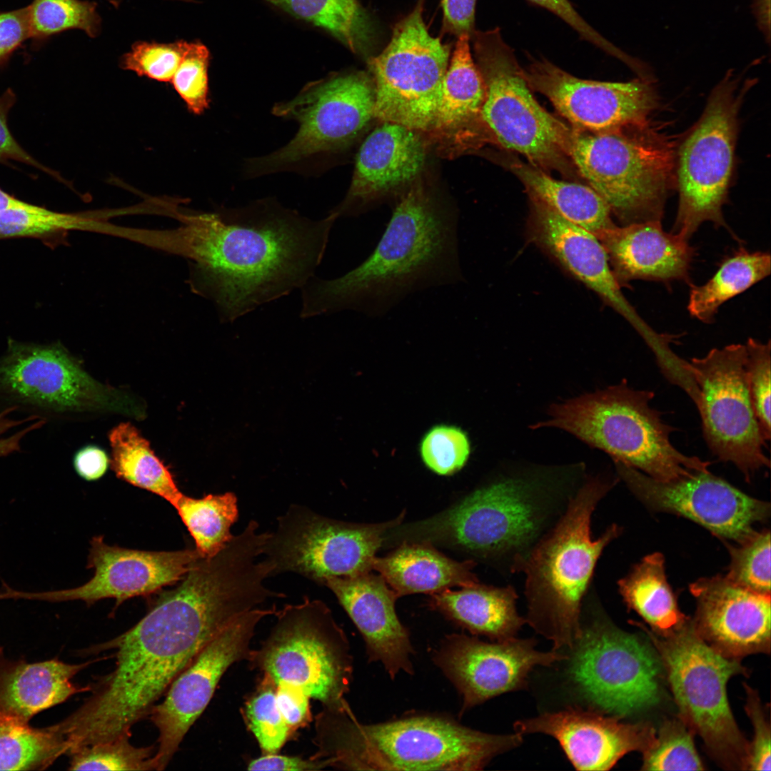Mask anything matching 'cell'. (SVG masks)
Listing matches in <instances>:
<instances>
[{
    "instance_id": "10",
    "label": "cell",
    "mask_w": 771,
    "mask_h": 771,
    "mask_svg": "<svg viewBox=\"0 0 771 771\" xmlns=\"http://www.w3.org/2000/svg\"><path fill=\"white\" fill-rule=\"evenodd\" d=\"M646 130L627 135L573 128L567 149L580 174L623 225L661 221L671 185L672 148Z\"/></svg>"
},
{
    "instance_id": "27",
    "label": "cell",
    "mask_w": 771,
    "mask_h": 771,
    "mask_svg": "<svg viewBox=\"0 0 771 771\" xmlns=\"http://www.w3.org/2000/svg\"><path fill=\"white\" fill-rule=\"evenodd\" d=\"M329 588L359 630L368 661L380 662L391 680L413 675L415 650L408 628L395 610L398 598L385 580L371 572L328 578Z\"/></svg>"
},
{
    "instance_id": "8",
    "label": "cell",
    "mask_w": 771,
    "mask_h": 771,
    "mask_svg": "<svg viewBox=\"0 0 771 771\" xmlns=\"http://www.w3.org/2000/svg\"><path fill=\"white\" fill-rule=\"evenodd\" d=\"M653 642L667 674L683 722L696 731L709 750L729 768L746 767L748 745L732 713L727 683L745 673L737 659L708 645L688 619L665 633L638 623Z\"/></svg>"
},
{
    "instance_id": "31",
    "label": "cell",
    "mask_w": 771,
    "mask_h": 771,
    "mask_svg": "<svg viewBox=\"0 0 771 771\" xmlns=\"http://www.w3.org/2000/svg\"><path fill=\"white\" fill-rule=\"evenodd\" d=\"M514 587L489 585L480 582L453 590L430 594L427 605L473 636L492 641L515 638L526 623L516 608Z\"/></svg>"
},
{
    "instance_id": "30",
    "label": "cell",
    "mask_w": 771,
    "mask_h": 771,
    "mask_svg": "<svg viewBox=\"0 0 771 771\" xmlns=\"http://www.w3.org/2000/svg\"><path fill=\"white\" fill-rule=\"evenodd\" d=\"M92 662L13 661L4 657L0 647V714L29 722L38 712L91 690V686L79 687L71 680Z\"/></svg>"
},
{
    "instance_id": "28",
    "label": "cell",
    "mask_w": 771,
    "mask_h": 771,
    "mask_svg": "<svg viewBox=\"0 0 771 771\" xmlns=\"http://www.w3.org/2000/svg\"><path fill=\"white\" fill-rule=\"evenodd\" d=\"M383 122L358 150L347 196L331 211L337 218L360 213L413 180L423 167L426 151L420 132Z\"/></svg>"
},
{
    "instance_id": "26",
    "label": "cell",
    "mask_w": 771,
    "mask_h": 771,
    "mask_svg": "<svg viewBox=\"0 0 771 771\" xmlns=\"http://www.w3.org/2000/svg\"><path fill=\"white\" fill-rule=\"evenodd\" d=\"M514 728L521 735L553 737L578 770H609L625 755L643 752L655 737L649 725L623 723L615 717L577 708L518 720Z\"/></svg>"
},
{
    "instance_id": "6",
    "label": "cell",
    "mask_w": 771,
    "mask_h": 771,
    "mask_svg": "<svg viewBox=\"0 0 771 771\" xmlns=\"http://www.w3.org/2000/svg\"><path fill=\"white\" fill-rule=\"evenodd\" d=\"M619 478L587 475L561 518L533 547L519 573L525 575L526 623L553 642L570 650L581 630V611L596 564L606 546L622 533L612 524L597 538L591 519L597 505Z\"/></svg>"
},
{
    "instance_id": "46",
    "label": "cell",
    "mask_w": 771,
    "mask_h": 771,
    "mask_svg": "<svg viewBox=\"0 0 771 771\" xmlns=\"http://www.w3.org/2000/svg\"><path fill=\"white\" fill-rule=\"evenodd\" d=\"M470 453L467 434L449 425L433 427L423 435L420 454L426 467L440 475H450L464 467Z\"/></svg>"
},
{
    "instance_id": "43",
    "label": "cell",
    "mask_w": 771,
    "mask_h": 771,
    "mask_svg": "<svg viewBox=\"0 0 771 771\" xmlns=\"http://www.w3.org/2000/svg\"><path fill=\"white\" fill-rule=\"evenodd\" d=\"M726 545L730 555V564L725 576L745 589L770 595V531H756L737 546Z\"/></svg>"
},
{
    "instance_id": "41",
    "label": "cell",
    "mask_w": 771,
    "mask_h": 771,
    "mask_svg": "<svg viewBox=\"0 0 771 771\" xmlns=\"http://www.w3.org/2000/svg\"><path fill=\"white\" fill-rule=\"evenodd\" d=\"M26 7L34 49L40 48L66 31L81 30L90 38H96L101 32V18L96 1L33 0Z\"/></svg>"
},
{
    "instance_id": "58",
    "label": "cell",
    "mask_w": 771,
    "mask_h": 771,
    "mask_svg": "<svg viewBox=\"0 0 771 771\" xmlns=\"http://www.w3.org/2000/svg\"><path fill=\"white\" fill-rule=\"evenodd\" d=\"M73 464L77 474L87 481L100 479L107 471L109 459L106 452L95 445H88L77 451Z\"/></svg>"
},
{
    "instance_id": "4",
    "label": "cell",
    "mask_w": 771,
    "mask_h": 771,
    "mask_svg": "<svg viewBox=\"0 0 771 771\" xmlns=\"http://www.w3.org/2000/svg\"><path fill=\"white\" fill-rule=\"evenodd\" d=\"M586 476L583 463L503 472L440 513L398 524L394 538L455 548L503 573H519Z\"/></svg>"
},
{
    "instance_id": "12",
    "label": "cell",
    "mask_w": 771,
    "mask_h": 771,
    "mask_svg": "<svg viewBox=\"0 0 771 771\" xmlns=\"http://www.w3.org/2000/svg\"><path fill=\"white\" fill-rule=\"evenodd\" d=\"M485 86L480 116L498 143L540 169H564L572 128L534 98L513 49L498 27L470 37Z\"/></svg>"
},
{
    "instance_id": "22",
    "label": "cell",
    "mask_w": 771,
    "mask_h": 771,
    "mask_svg": "<svg viewBox=\"0 0 771 771\" xmlns=\"http://www.w3.org/2000/svg\"><path fill=\"white\" fill-rule=\"evenodd\" d=\"M534 639L484 642L476 636L453 633L433 651L434 664L462 697L459 716L505 692L523 689L536 666L567 659L559 651L541 652Z\"/></svg>"
},
{
    "instance_id": "21",
    "label": "cell",
    "mask_w": 771,
    "mask_h": 771,
    "mask_svg": "<svg viewBox=\"0 0 771 771\" xmlns=\"http://www.w3.org/2000/svg\"><path fill=\"white\" fill-rule=\"evenodd\" d=\"M523 71L530 89L545 96L578 131L599 133L646 127L657 106L652 81L582 79L545 59L533 61Z\"/></svg>"
},
{
    "instance_id": "15",
    "label": "cell",
    "mask_w": 771,
    "mask_h": 771,
    "mask_svg": "<svg viewBox=\"0 0 771 771\" xmlns=\"http://www.w3.org/2000/svg\"><path fill=\"white\" fill-rule=\"evenodd\" d=\"M374 107L373 81L364 73L337 74L308 84L273 108L276 116L298 123L296 135L274 153L251 160L248 173L278 171L344 148L375 117Z\"/></svg>"
},
{
    "instance_id": "49",
    "label": "cell",
    "mask_w": 771,
    "mask_h": 771,
    "mask_svg": "<svg viewBox=\"0 0 771 771\" xmlns=\"http://www.w3.org/2000/svg\"><path fill=\"white\" fill-rule=\"evenodd\" d=\"M745 347L750 395L763 437L769 441L771 434L770 341L762 343L749 338Z\"/></svg>"
},
{
    "instance_id": "48",
    "label": "cell",
    "mask_w": 771,
    "mask_h": 771,
    "mask_svg": "<svg viewBox=\"0 0 771 771\" xmlns=\"http://www.w3.org/2000/svg\"><path fill=\"white\" fill-rule=\"evenodd\" d=\"M210 53L199 41H187L171 83L189 111L202 114L208 106V68Z\"/></svg>"
},
{
    "instance_id": "7",
    "label": "cell",
    "mask_w": 771,
    "mask_h": 771,
    "mask_svg": "<svg viewBox=\"0 0 771 771\" xmlns=\"http://www.w3.org/2000/svg\"><path fill=\"white\" fill-rule=\"evenodd\" d=\"M655 393L635 390L625 380L593 393L550 405L549 418L532 429L563 430L620 461L660 481L708 470L710 462L683 454L670 442L675 428L650 402Z\"/></svg>"
},
{
    "instance_id": "42",
    "label": "cell",
    "mask_w": 771,
    "mask_h": 771,
    "mask_svg": "<svg viewBox=\"0 0 771 771\" xmlns=\"http://www.w3.org/2000/svg\"><path fill=\"white\" fill-rule=\"evenodd\" d=\"M129 736L83 747L70 755V770H156V747H136Z\"/></svg>"
},
{
    "instance_id": "53",
    "label": "cell",
    "mask_w": 771,
    "mask_h": 771,
    "mask_svg": "<svg viewBox=\"0 0 771 771\" xmlns=\"http://www.w3.org/2000/svg\"><path fill=\"white\" fill-rule=\"evenodd\" d=\"M27 39H30L27 7L0 11V68Z\"/></svg>"
},
{
    "instance_id": "60",
    "label": "cell",
    "mask_w": 771,
    "mask_h": 771,
    "mask_svg": "<svg viewBox=\"0 0 771 771\" xmlns=\"http://www.w3.org/2000/svg\"><path fill=\"white\" fill-rule=\"evenodd\" d=\"M27 203L4 191L0 188V211L9 208L22 206Z\"/></svg>"
},
{
    "instance_id": "23",
    "label": "cell",
    "mask_w": 771,
    "mask_h": 771,
    "mask_svg": "<svg viewBox=\"0 0 771 771\" xmlns=\"http://www.w3.org/2000/svg\"><path fill=\"white\" fill-rule=\"evenodd\" d=\"M201 556L196 549L145 551L107 545L102 536L94 537L87 568L93 578L83 585L41 593L16 590L3 582L0 600L28 599L49 602L82 600L91 604L114 598L117 607L136 596L148 595L179 582Z\"/></svg>"
},
{
    "instance_id": "40",
    "label": "cell",
    "mask_w": 771,
    "mask_h": 771,
    "mask_svg": "<svg viewBox=\"0 0 771 771\" xmlns=\"http://www.w3.org/2000/svg\"><path fill=\"white\" fill-rule=\"evenodd\" d=\"M64 754L66 742L54 725L36 729L0 714V770H44Z\"/></svg>"
},
{
    "instance_id": "25",
    "label": "cell",
    "mask_w": 771,
    "mask_h": 771,
    "mask_svg": "<svg viewBox=\"0 0 771 771\" xmlns=\"http://www.w3.org/2000/svg\"><path fill=\"white\" fill-rule=\"evenodd\" d=\"M690 590L697 600L694 627L712 647L734 659L770 652V595L749 590L722 575L701 578Z\"/></svg>"
},
{
    "instance_id": "34",
    "label": "cell",
    "mask_w": 771,
    "mask_h": 771,
    "mask_svg": "<svg viewBox=\"0 0 771 771\" xmlns=\"http://www.w3.org/2000/svg\"><path fill=\"white\" fill-rule=\"evenodd\" d=\"M664 563L661 553L648 555L618 582L627 607L660 633L678 628L687 619L677 607L666 579Z\"/></svg>"
},
{
    "instance_id": "20",
    "label": "cell",
    "mask_w": 771,
    "mask_h": 771,
    "mask_svg": "<svg viewBox=\"0 0 771 771\" xmlns=\"http://www.w3.org/2000/svg\"><path fill=\"white\" fill-rule=\"evenodd\" d=\"M619 478L645 505L687 518L716 536L737 543L752 536L765 521L770 505L752 498L709 470L660 481L613 460Z\"/></svg>"
},
{
    "instance_id": "44",
    "label": "cell",
    "mask_w": 771,
    "mask_h": 771,
    "mask_svg": "<svg viewBox=\"0 0 771 771\" xmlns=\"http://www.w3.org/2000/svg\"><path fill=\"white\" fill-rule=\"evenodd\" d=\"M643 754L642 770H704L691 731L687 730L684 722H665Z\"/></svg>"
},
{
    "instance_id": "56",
    "label": "cell",
    "mask_w": 771,
    "mask_h": 771,
    "mask_svg": "<svg viewBox=\"0 0 771 771\" xmlns=\"http://www.w3.org/2000/svg\"><path fill=\"white\" fill-rule=\"evenodd\" d=\"M476 0H441L443 30L459 37H470L475 30Z\"/></svg>"
},
{
    "instance_id": "17",
    "label": "cell",
    "mask_w": 771,
    "mask_h": 771,
    "mask_svg": "<svg viewBox=\"0 0 771 771\" xmlns=\"http://www.w3.org/2000/svg\"><path fill=\"white\" fill-rule=\"evenodd\" d=\"M356 523L331 519L293 504L268 533L263 556L275 575L292 572L323 585L330 578L371 572L385 534L403 519Z\"/></svg>"
},
{
    "instance_id": "55",
    "label": "cell",
    "mask_w": 771,
    "mask_h": 771,
    "mask_svg": "<svg viewBox=\"0 0 771 771\" xmlns=\"http://www.w3.org/2000/svg\"><path fill=\"white\" fill-rule=\"evenodd\" d=\"M276 698L279 711L290 730L302 726L309 720L310 697L299 688L286 684L276 685Z\"/></svg>"
},
{
    "instance_id": "24",
    "label": "cell",
    "mask_w": 771,
    "mask_h": 771,
    "mask_svg": "<svg viewBox=\"0 0 771 771\" xmlns=\"http://www.w3.org/2000/svg\"><path fill=\"white\" fill-rule=\"evenodd\" d=\"M531 199L532 233L538 243L625 318L652 351L660 348L666 341V334L650 328L625 298L600 240L591 232L563 218L538 199Z\"/></svg>"
},
{
    "instance_id": "5",
    "label": "cell",
    "mask_w": 771,
    "mask_h": 771,
    "mask_svg": "<svg viewBox=\"0 0 771 771\" xmlns=\"http://www.w3.org/2000/svg\"><path fill=\"white\" fill-rule=\"evenodd\" d=\"M318 725L320 757L351 770H480L523 742L516 732L486 733L438 714L363 724L350 708H326Z\"/></svg>"
},
{
    "instance_id": "51",
    "label": "cell",
    "mask_w": 771,
    "mask_h": 771,
    "mask_svg": "<svg viewBox=\"0 0 771 771\" xmlns=\"http://www.w3.org/2000/svg\"><path fill=\"white\" fill-rule=\"evenodd\" d=\"M747 704L745 710L754 729L753 740L748 745L746 768L752 770H770V726L765 717L760 698L755 691L745 685Z\"/></svg>"
},
{
    "instance_id": "11",
    "label": "cell",
    "mask_w": 771,
    "mask_h": 771,
    "mask_svg": "<svg viewBox=\"0 0 771 771\" xmlns=\"http://www.w3.org/2000/svg\"><path fill=\"white\" fill-rule=\"evenodd\" d=\"M750 81L740 85L730 70L710 93L700 118L679 148L678 206L671 232L687 241L707 221L728 229L722 206L733 171L739 112Z\"/></svg>"
},
{
    "instance_id": "47",
    "label": "cell",
    "mask_w": 771,
    "mask_h": 771,
    "mask_svg": "<svg viewBox=\"0 0 771 771\" xmlns=\"http://www.w3.org/2000/svg\"><path fill=\"white\" fill-rule=\"evenodd\" d=\"M187 41L170 43L137 41L120 59L122 69L161 82H170L183 56Z\"/></svg>"
},
{
    "instance_id": "52",
    "label": "cell",
    "mask_w": 771,
    "mask_h": 771,
    "mask_svg": "<svg viewBox=\"0 0 771 771\" xmlns=\"http://www.w3.org/2000/svg\"><path fill=\"white\" fill-rule=\"evenodd\" d=\"M16 100V94L11 88H8L0 96V163L9 164L11 161L20 162L59 179L56 172L31 156L11 134L8 126V116Z\"/></svg>"
},
{
    "instance_id": "59",
    "label": "cell",
    "mask_w": 771,
    "mask_h": 771,
    "mask_svg": "<svg viewBox=\"0 0 771 771\" xmlns=\"http://www.w3.org/2000/svg\"><path fill=\"white\" fill-rule=\"evenodd\" d=\"M752 9L759 29L766 41H770V0H752Z\"/></svg>"
},
{
    "instance_id": "39",
    "label": "cell",
    "mask_w": 771,
    "mask_h": 771,
    "mask_svg": "<svg viewBox=\"0 0 771 771\" xmlns=\"http://www.w3.org/2000/svg\"><path fill=\"white\" fill-rule=\"evenodd\" d=\"M173 507L202 558L215 556L233 538L231 528L238 518L234 493L209 494L201 498L183 494Z\"/></svg>"
},
{
    "instance_id": "29",
    "label": "cell",
    "mask_w": 771,
    "mask_h": 771,
    "mask_svg": "<svg viewBox=\"0 0 771 771\" xmlns=\"http://www.w3.org/2000/svg\"><path fill=\"white\" fill-rule=\"evenodd\" d=\"M595 236L621 286L635 280L669 283L688 279L695 250L689 241L664 231L660 221L615 225Z\"/></svg>"
},
{
    "instance_id": "16",
    "label": "cell",
    "mask_w": 771,
    "mask_h": 771,
    "mask_svg": "<svg viewBox=\"0 0 771 771\" xmlns=\"http://www.w3.org/2000/svg\"><path fill=\"white\" fill-rule=\"evenodd\" d=\"M0 400L41 419L85 411L142 413L127 395L94 380L56 343L10 340L0 358Z\"/></svg>"
},
{
    "instance_id": "38",
    "label": "cell",
    "mask_w": 771,
    "mask_h": 771,
    "mask_svg": "<svg viewBox=\"0 0 771 771\" xmlns=\"http://www.w3.org/2000/svg\"><path fill=\"white\" fill-rule=\"evenodd\" d=\"M267 1L328 31L353 53H366L373 42L372 21L357 0Z\"/></svg>"
},
{
    "instance_id": "18",
    "label": "cell",
    "mask_w": 771,
    "mask_h": 771,
    "mask_svg": "<svg viewBox=\"0 0 771 771\" xmlns=\"http://www.w3.org/2000/svg\"><path fill=\"white\" fill-rule=\"evenodd\" d=\"M745 345L730 344L690 361L700 390L697 407L703 437L722 461L734 464L747 482L770 462L752 406L747 373Z\"/></svg>"
},
{
    "instance_id": "45",
    "label": "cell",
    "mask_w": 771,
    "mask_h": 771,
    "mask_svg": "<svg viewBox=\"0 0 771 771\" xmlns=\"http://www.w3.org/2000/svg\"><path fill=\"white\" fill-rule=\"evenodd\" d=\"M257 692L247 701L245 714L248 726L265 754L276 753L291 732L277 705L276 685L264 677Z\"/></svg>"
},
{
    "instance_id": "1",
    "label": "cell",
    "mask_w": 771,
    "mask_h": 771,
    "mask_svg": "<svg viewBox=\"0 0 771 771\" xmlns=\"http://www.w3.org/2000/svg\"><path fill=\"white\" fill-rule=\"evenodd\" d=\"M180 581L134 626L99 646L114 649L115 667L59 722L72 751L131 737L133 725L204 646L257 605L248 576L223 555L198 559Z\"/></svg>"
},
{
    "instance_id": "54",
    "label": "cell",
    "mask_w": 771,
    "mask_h": 771,
    "mask_svg": "<svg viewBox=\"0 0 771 771\" xmlns=\"http://www.w3.org/2000/svg\"><path fill=\"white\" fill-rule=\"evenodd\" d=\"M16 410V407L11 406L0 412V458L19 451L22 438L29 433L41 428L46 423L45 420L36 415L19 420L8 417Z\"/></svg>"
},
{
    "instance_id": "57",
    "label": "cell",
    "mask_w": 771,
    "mask_h": 771,
    "mask_svg": "<svg viewBox=\"0 0 771 771\" xmlns=\"http://www.w3.org/2000/svg\"><path fill=\"white\" fill-rule=\"evenodd\" d=\"M328 766L323 760H303L298 757L267 753L251 761L248 770L305 771L318 770Z\"/></svg>"
},
{
    "instance_id": "33",
    "label": "cell",
    "mask_w": 771,
    "mask_h": 771,
    "mask_svg": "<svg viewBox=\"0 0 771 771\" xmlns=\"http://www.w3.org/2000/svg\"><path fill=\"white\" fill-rule=\"evenodd\" d=\"M513 168L531 197L567 221L595 236L615 226L608 204L590 186L553 178L530 164L515 163Z\"/></svg>"
},
{
    "instance_id": "2",
    "label": "cell",
    "mask_w": 771,
    "mask_h": 771,
    "mask_svg": "<svg viewBox=\"0 0 771 771\" xmlns=\"http://www.w3.org/2000/svg\"><path fill=\"white\" fill-rule=\"evenodd\" d=\"M336 218L311 220L270 199L191 216L183 251L194 263L193 288L227 323L301 289L321 264Z\"/></svg>"
},
{
    "instance_id": "35",
    "label": "cell",
    "mask_w": 771,
    "mask_h": 771,
    "mask_svg": "<svg viewBox=\"0 0 771 771\" xmlns=\"http://www.w3.org/2000/svg\"><path fill=\"white\" fill-rule=\"evenodd\" d=\"M770 253L740 248L722 261L707 282L691 286L689 313L703 323L712 322L722 304L770 276Z\"/></svg>"
},
{
    "instance_id": "32",
    "label": "cell",
    "mask_w": 771,
    "mask_h": 771,
    "mask_svg": "<svg viewBox=\"0 0 771 771\" xmlns=\"http://www.w3.org/2000/svg\"><path fill=\"white\" fill-rule=\"evenodd\" d=\"M475 565L472 559H451L428 543L403 542L387 555L376 557L373 570L379 573L399 598L420 593L432 594L479 582L473 572Z\"/></svg>"
},
{
    "instance_id": "3",
    "label": "cell",
    "mask_w": 771,
    "mask_h": 771,
    "mask_svg": "<svg viewBox=\"0 0 771 771\" xmlns=\"http://www.w3.org/2000/svg\"><path fill=\"white\" fill-rule=\"evenodd\" d=\"M458 230L452 212L413 186L400 198L363 262L334 279L314 276L301 288V318L344 311L383 316L416 292L462 282Z\"/></svg>"
},
{
    "instance_id": "14",
    "label": "cell",
    "mask_w": 771,
    "mask_h": 771,
    "mask_svg": "<svg viewBox=\"0 0 771 771\" xmlns=\"http://www.w3.org/2000/svg\"><path fill=\"white\" fill-rule=\"evenodd\" d=\"M423 3L395 24L388 46L368 60L374 116L418 131L433 129L450 55V46L430 34Z\"/></svg>"
},
{
    "instance_id": "50",
    "label": "cell",
    "mask_w": 771,
    "mask_h": 771,
    "mask_svg": "<svg viewBox=\"0 0 771 771\" xmlns=\"http://www.w3.org/2000/svg\"><path fill=\"white\" fill-rule=\"evenodd\" d=\"M528 1L552 12L573 29L581 39L620 59L633 71L640 68V60L629 56L604 38L578 14L569 0Z\"/></svg>"
},
{
    "instance_id": "36",
    "label": "cell",
    "mask_w": 771,
    "mask_h": 771,
    "mask_svg": "<svg viewBox=\"0 0 771 771\" xmlns=\"http://www.w3.org/2000/svg\"><path fill=\"white\" fill-rule=\"evenodd\" d=\"M112 468L121 479L151 492L173 506L183 495L172 474L155 455L149 443L131 423H124L109 433Z\"/></svg>"
},
{
    "instance_id": "9",
    "label": "cell",
    "mask_w": 771,
    "mask_h": 771,
    "mask_svg": "<svg viewBox=\"0 0 771 771\" xmlns=\"http://www.w3.org/2000/svg\"><path fill=\"white\" fill-rule=\"evenodd\" d=\"M268 638L249 659L276 685L301 690L325 708L345 710L353 660L344 631L323 601L304 597L276 610Z\"/></svg>"
},
{
    "instance_id": "13",
    "label": "cell",
    "mask_w": 771,
    "mask_h": 771,
    "mask_svg": "<svg viewBox=\"0 0 771 771\" xmlns=\"http://www.w3.org/2000/svg\"><path fill=\"white\" fill-rule=\"evenodd\" d=\"M584 600L593 613L570 649L568 674L583 695L617 718L657 705L661 660L636 635L614 625L590 588Z\"/></svg>"
},
{
    "instance_id": "19",
    "label": "cell",
    "mask_w": 771,
    "mask_h": 771,
    "mask_svg": "<svg viewBox=\"0 0 771 771\" xmlns=\"http://www.w3.org/2000/svg\"><path fill=\"white\" fill-rule=\"evenodd\" d=\"M276 606L256 608L240 617L196 655L171 682L163 700L149 715L158 732L153 760L163 770L193 724L208 705L221 677L239 660L249 658L250 643L258 623L274 615Z\"/></svg>"
},
{
    "instance_id": "37",
    "label": "cell",
    "mask_w": 771,
    "mask_h": 771,
    "mask_svg": "<svg viewBox=\"0 0 771 771\" xmlns=\"http://www.w3.org/2000/svg\"><path fill=\"white\" fill-rule=\"evenodd\" d=\"M470 41L468 35L458 37L443 78L433 129L454 128L480 114L485 86L473 59Z\"/></svg>"
}]
</instances>
